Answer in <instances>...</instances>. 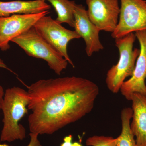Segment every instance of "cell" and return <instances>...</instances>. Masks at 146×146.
<instances>
[{"instance_id": "1", "label": "cell", "mask_w": 146, "mask_h": 146, "mask_svg": "<svg viewBox=\"0 0 146 146\" xmlns=\"http://www.w3.org/2000/svg\"><path fill=\"white\" fill-rule=\"evenodd\" d=\"M30 133L51 135L92 111L99 94L94 82L80 77L39 80L27 86Z\"/></svg>"}, {"instance_id": "2", "label": "cell", "mask_w": 146, "mask_h": 146, "mask_svg": "<svg viewBox=\"0 0 146 146\" xmlns=\"http://www.w3.org/2000/svg\"><path fill=\"white\" fill-rule=\"evenodd\" d=\"M29 100L27 91L23 89L14 86L6 90L1 107L3 125L1 141L11 142L26 138L25 129L20 121L27 114Z\"/></svg>"}, {"instance_id": "3", "label": "cell", "mask_w": 146, "mask_h": 146, "mask_svg": "<svg viewBox=\"0 0 146 146\" xmlns=\"http://www.w3.org/2000/svg\"><path fill=\"white\" fill-rule=\"evenodd\" d=\"M136 36L134 33L115 39L119 54L118 62L108 71L106 83L110 91L114 94L120 91L126 78L133 74L140 49L133 48Z\"/></svg>"}, {"instance_id": "4", "label": "cell", "mask_w": 146, "mask_h": 146, "mask_svg": "<svg viewBox=\"0 0 146 146\" xmlns=\"http://www.w3.org/2000/svg\"><path fill=\"white\" fill-rule=\"evenodd\" d=\"M28 55L43 59L56 74L60 75L66 69L68 62L33 27L11 40Z\"/></svg>"}, {"instance_id": "5", "label": "cell", "mask_w": 146, "mask_h": 146, "mask_svg": "<svg viewBox=\"0 0 146 146\" xmlns=\"http://www.w3.org/2000/svg\"><path fill=\"white\" fill-rule=\"evenodd\" d=\"M33 27L40 35L68 61V63L73 68H75L67 50L70 41L81 38L75 31L65 28L50 16L47 15L39 19Z\"/></svg>"}, {"instance_id": "6", "label": "cell", "mask_w": 146, "mask_h": 146, "mask_svg": "<svg viewBox=\"0 0 146 146\" xmlns=\"http://www.w3.org/2000/svg\"><path fill=\"white\" fill-rule=\"evenodd\" d=\"M119 21L111 34L114 39L132 33L146 30V1L120 0Z\"/></svg>"}, {"instance_id": "7", "label": "cell", "mask_w": 146, "mask_h": 146, "mask_svg": "<svg viewBox=\"0 0 146 146\" xmlns=\"http://www.w3.org/2000/svg\"><path fill=\"white\" fill-rule=\"evenodd\" d=\"M49 13V11L31 14H13L0 17V49L10 48L9 42L33 27L39 19Z\"/></svg>"}, {"instance_id": "8", "label": "cell", "mask_w": 146, "mask_h": 146, "mask_svg": "<svg viewBox=\"0 0 146 146\" xmlns=\"http://www.w3.org/2000/svg\"><path fill=\"white\" fill-rule=\"evenodd\" d=\"M90 20L100 31L112 33L119 21L120 6L118 0H86Z\"/></svg>"}, {"instance_id": "9", "label": "cell", "mask_w": 146, "mask_h": 146, "mask_svg": "<svg viewBox=\"0 0 146 146\" xmlns=\"http://www.w3.org/2000/svg\"><path fill=\"white\" fill-rule=\"evenodd\" d=\"M140 46V53L136 60L133 74L121 86L120 91L128 100L134 93L146 94V30L135 33Z\"/></svg>"}, {"instance_id": "10", "label": "cell", "mask_w": 146, "mask_h": 146, "mask_svg": "<svg viewBox=\"0 0 146 146\" xmlns=\"http://www.w3.org/2000/svg\"><path fill=\"white\" fill-rule=\"evenodd\" d=\"M75 31L84 40L88 56L104 49L100 40V31L89 19L87 10L82 5L76 4L74 11Z\"/></svg>"}, {"instance_id": "11", "label": "cell", "mask_w": 146, "mask_h": 146, "mask_svg": "<svg viewBox=\"0 0 146 146\" xmlns=\"http://www.w3.org/2000/svg\"><path fill=\"white\" fill-rule=\"evenodd\" d=\"M132 119L130 128L137 146H146V94L134 93L131 96Z\"/></svg>"}, {"instance_id": "12", "label": "cell", "mask_w": 146, "mask_h": 146, "mask_svg": "<svg viewBox=\"0 0 146 146\" xmlns=\"http://www.w3.org/2000/svg\"><path fill=\"white\" fill-rule=\"evenodd\" d=\"M51 6L42 0L0 1V17L17 14H31L49 11Z\"/></svg>"}, {"instance_id": "13", "label": "cell", "mask_w": 146, "mask_h": 146, "mask_svg": "<svg viewBox=\"0 0 146 146\" xmlns=\"http://www.w3.org/2000/svg\"><path fill=\"white\" fill-rule=\"evenodd\" d=\"M48 1L54 7L57 13L56 21L59 23H66L74 27V11L76 4L70 0H42Z\"/></svg>"}, {"instance_id": "14", "label": "cell", "mask_w": 146, "mask_h": 146, "mask_svg": "<svg viewBox=\"0 0 146 146\" xmlns=\"http://www.w3.org/2000/svg\"><path fill=\"white\" fill-rule=\"evenodd\" d=\"M132 109L127 107L124 108L121 112V132L117 138V146H137L135 137L130 128L131 120L132 116Z\"/></svg>"}, {"instance_id": "15", "label": "cell", "mask_w": 146, "mask_h": 146, "mask_svg": "<svg viewBox=\"0 0 146 146\" xmlns=\"http://www.w3.org/2000/svg\"><path fill=\"white\" fill-rule=\"evenodd\" d=\"M87 146H117V138L111 136H94L86 140Z\"/></svg>"}, {"instance_id": "16", "label": "cell", "mask_w": 146, "mask_h": 146, "mask_svg": "<svg viewBox=\"0 0 146 146\" xmlns=\"http://www.w3.org/2000/svg\"><path fill=\"white\" fill-rule=\"evenodd\" d=\"M73 137L72 135H68L65 136L63 139V142L60 146H83L80 143L78 142H72Z\"/></svg>"}, {"instance_id": "17", "label": "cell", "mask_w": 146, "mask_h": 146, "mask_svg": "<svg viewBox=\"0 0 146 146\" xmlns=\"http://www.w3.org/2000/svg\"><path fill=\"white\" fill-rule=\"evenodd\" d=\"M31 137V141L27 146H42L39 143L38 139V135L34 133H30L29 134ZM0 146H11L8 145L7 144H0Z\"/></svg>"}, {"instance_id": "18", "label": "cell", "mask_w": 146, "mask_h": 146, "mask_svg": "<svg viewBox=\"0 0 146 146\" xmlns=\"http://www.w3.org/2000/svg\"><path fill=\"white\" fill-rule=\"evenodd\" d=\"M0 68H4L8 70L11 71L9 68H7V65L5 64L1 58H0ZM4 94V89H3L2 86H0V110H1L2 102L3 99Z\"/></svg>"}, {"instance_id": "19", "label": "cell", "mask_w": 146, "mask_h": 146, "mask_svg": "<svg viewBox=\"0 0 146 146\" xmlns=\"http://www.w3.org/2000/svg\"></svg>"}]
</instances>
